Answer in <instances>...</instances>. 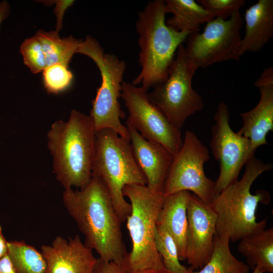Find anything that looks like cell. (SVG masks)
Wrapping results in <instances>:
<instances>
[{"mask_svg":"<svg viewBox=\"0 0 273 273\" xmlns=\"http://www.w3.org/2000/svg\"><path fill=\"white\" fill-rule=\"evenodd\" d=\"M10 13V6L9 3L3 0L0 2V29L3 22L9 16Z\"/></svg>","mask_w":273,"mask_h":273,"instance_id":"4dcf8cb0","label":"cell"},{"mask_svg":"<svg viewBox=\"0 0 273 273\" xmlns=\"http://www.w3.org/2000/svg\"><path fill=\"white\" fill-rule=\"evenodd\" d=\"M20 52L24 64L32 73L36 74L42 72L47 67L41 43L35 35L23 41L20 47Z\"/></svg>","mask_w":273,"mask_h":273,"instance_id":"484cf974","label":"cell"},{"mask_svg":"<svg viewBox=\"0 0 273 273\" xmlns=\"http://www.w3.org/2000/svg\"><path fill=\"white\" fill-rule=\"evenodd\" d=\"M53 169L65 189H81L92 178L96 132L90 116L72 110L67 121H56L47 134Z\"/></svg>","mask_w":273,"mask_h":273,"instance_id":"7a4b0ae2","label":"cell"},{"mask_svg":"<svg viewBox=\"0 0 273 273\" xmlns=\"http://www.w3.org/2000/svg\"><path fill=\"white\" fill-rule=\"evenodd\" d=\"M7 254L18 273H47L41 252L24 241L8 242Z\"/></svg>","mask_w":273,"mask_h":273,"instance_id":"603a6c76","label":"cell"},{"mask_svg":"<svg viewBox=\"0 0 273 273\" xmlns=\"http://www.w3.org/2000/svg\"><path fill=\"white\" fill-rule=\"evenodd\" d=\"M135 160L152 191L162 192L163 185L174 156L163 145L144 138L126 122ZM163 193V192H162Z\"/></svg>","mask_w":273,"mask_h":273,"instance_id":"2e32d148","label":"cell"},{"mask_svg":"<svg viewBox=\"0 0 273 273\" xmlns=\"http://www.w3.org/2000/svg\"><path fill=\"white\" fill-rule=\"evenodd\" d=\"M92 175L101 180L121 221H125L130 213L131 205L124 198V187L147 184L133 157L130 141L111 129L96 131Z\"/></svg>","mask_w":273,"mask_h":273,"instance_id":"5b68a950","label":"cell"},{"mask_svg":"<svg viewBox=\"0 0 273 273\" xmlns=\"http://www.w3.org/2000/svg\"><path fill=\"white\" fill-rule=\"evenodd\" d=\"M40 41L45 55L47 67L55 64L68 65L73 55L77 53L82 39L72 35L61 37L56 31L38 30L35 34Z\"/></svg>","mask_w":273,"mask_h":273,"instance_id":"7402d4cb","label":"cell"},{"mask_svg":"<svg viewBox=\"0 0 273 273\" xmlns=\"http://www.w3.org/2000/svg\"><path fill=\"white\" fill-rule=\"evenodd\" d=\"M77 53L85 55L93 60L101 76V84L92 101L89 115L95 132L111 129L130 141L128 129L120 121L125 115L119 102L126 68L125 62L115 55L105 53L99 42L89 35L79 44Z\"/></svg>","mask_w":273,"mask_h":273,"instance_id":"52a82bcc","label":"cell"},{"mask_svg":"<svg viewBox=\"0 0 273 273\" xmlns=\"http://www.w3.org/2000/svg\"><path fill=\"white\" fill-rule=\"evenodd\" d=\"M214 18L226 19L245 6L244 0H198L197 1Z\"/></svg>","mask_w":273,"mask_h":273,"instance_id":"4316f807","label":"cell"},{"mask_svg":"<svg viewBox=\"0 0 273 273\" xmlns=\"http://www.w3.org/2000/svg\"><path fill=\"white\" fill-rule=\"evenodd\" d=\"M214 119L215 123L211 129L210 146L220 167L219 175L215 181L216 196L229 185L238 180L242 168L254 157L255 151L248 139L231 128L230 112L225 103L219 104Z\"/></svg>","mask_w":273,"mask_h":273,"instance_id":"7c38bea8","label":"cell"},{"mask_svg":"<svg viewBox=\"0 0 273 273\" xmlns=\"http://www.w3.org/2000/svg\"><path fill=\"white\" fill-rule=\"evenodd\" d=\"M164 1H149L138 13L135 27L140 48L141 71L132 84L148 89L167 78L175 52L186 40L190 32H179L166 24Z\"/></svg>","mask_w":273,"mask_h":273,"instance_id":"277c9868","label":"cell"},{"mask_svg":"<svg viewBox=\"0 0 273 273\" xmlns=\"http://www.w3.org/2000/svg\"><path fill=\"white\" fill-rule=\"evenodd\" d=\"M209 151L193 131L185 132L183 145L174 156L163 188L164 197L182 191H191L211 205L216 197L215 183L205 174L204 165Z\"/></svg>","mask_w":273,"mask_h":273,"instance_id":"30bf717a","label":"cell"},{"mask_svg":"<svg viewBox=\"0 0 273 273\" xmlns=\"http://www.w3.org/2000/svg\"><path fill=\"white\" fill-rule=\"evenodd\" d=\"M272 168L254 157L245 164L244 174L240 180L222 190L210 205L216 216V234L229 236L230 241L236 242L244 237L265 229L267 218L256 220V212L259 203L267 205L269 193L263 190L251 193L255 179L263 172Z\"/></svg>","mask_w":273,"mask_h":273,"instance_id":"3957f363","label":"cell"},{"mask_svg":"<svg viewBox=\"0 0 273 273\" xmlns=\"http://www.w3.org/2000/svg\"><path fill=\"white\" fill-rule=\"evenodd\" d=\"M128 273H172L165 268L161 269H148L137 271L128 272Z\"/></svg>","mask_w":273,"mask_h":273,"instance_id":"d6a6232c","label":"cell"},{"mask_svg":"<svg viewBox=\"0 0 273 273\" xmlns=\"http://www.w3.org/2000/svg\"><path fill=\"white\" fill-rule=\"evenodd\" d=\"M64 205L85 237V245L100 259L123 263L127 255L121 223L110 195L101 180L92 175L79 190L65 189Z\"/></svg>","mask_w":273,"mask_h":273,"instance_id":"6da1fadb","label":"cell"},{"mask_svg":"<svg viewBox=\"0 0 273 273\" xmlns=\"http://www.w3.org/2000/svg\"><path fill=\"white\" fill-rule=\"evenodd\" d=\"M245 34L240 55L260 51L273 37V0H258L245 13Z\"/></svg>","mask_w":273,"mask_h":273,"instance_id":"e0dca14e","label":"cell"},{"mask_svg":"<svg viewBox=\"0 0 273 273\" xmlns=\"http://www.w3.org/2000/svg\"><path fill=\"white\" fill-rule=\"evenodd\" d=\"M42 2L43 3H46L47 5H53L55 4L54 13L57 20L55 31L59 32L63 27V20L64 14L67 10L72 6L74 3V1L56 0Z\"/></svg>","mask_w":273,"mask_h":273,"instance_id":"83f0119b","label":"cell"},{"mask_svg":"<svg viewBox=\"0 0 273 273\" xmlns=\"http://www.w3.org/2000/svg\"><path fill=\"white\" fill-rule=\"evenodd\" d=\"M128 272L123 263L106 261L98 258L92 273H128Z\"/></svg>","mask_w":273,"mask_h":273,"instance_id":"f1b7e54d","label":"cell"},{"mask_svg":"<svg viewBox=\"0 0 273 273\" xmlns=\"http://www.w3.org/2000/svg\"><path fill=\"white\" fill-rule=\"evenodd\" d=\"M238 251L247 259L249 268L263 273L273 272V228L246 236L240 240Z\"/></svg>","mask_w":273,"mask_h":273,"instance_id":"d6986e66","label":"cell"},{"mask_svg":"<svg viewBox=\"0 0 273 273\" xmlns=\"http://www.w3.org/2000/svg\"><path fill=\"white\" fill-rule=\"evenodd\" d=\"M254 84L260 91V99L253 108L240 114L243 126L239 131L250 140L256 151L268 144L266 136L273 131V67L264 69Z\"/></svg>","mask_w":273,"mask_h":273,"instance_id":"5bb4252c","label":"cell"},{"mask_svg":"<svg viewBox=\"0 0 273 273\" xmlns=\"http://www.w3.org/2000/svg\"><path fill=\"white\" fill-rule=\"evenodd\" d=\"M155 244L166 269L172 273H189L191 269L180 263L176 245L164 228L156 226Z\"/></svg>","mask_w":273,"mask_h":273,"instance_id":"cb8c5ba5","label":"cell"},{"mask_svg":"<svg viewBox=\"0 0 273 273\" xmlns=\"http://www.w3.org/2000/svg\"><path fill=\"white\" fill-rule=\"evenodd\" d=\"M186 259L193 270L201 269L212 255L217 216L210 205L190 193L187 205Z\"/></svg>","mask_w":273,"mask_h":273,"instance_id":"4fadbf2b","label":"cell"},{"mask_svg":"<svg viewBox=\"0 0 273 273\" xmlns=\"http://www.w3.org/2000/svg\"><path fill=\"white\" fill-rule=\"evenodd\" d=\"M252 273H263L257 267H255Z\"/></svg>","mask_w":273,"mask_h":273,"instance_id":"836d02e7","label":"cell"},{"mask_svg":"<svg viewBox=\"0 0 273 273\" xmlns=\"http://www.w3.org/2000/svg\"><path fill=\"white\" fill-rule=\"evenodd\" d=\"M196 71L189 63L181 44L166 79L147 93L149 100L180 130L189 117L204 108L202 96L192 86Z\"/></svg>","mask_w":273,"mask_h":273,"instance_id":"ba28073f","label":"cell"},{"mask_svg":"<svg viewBox=\"0 0 273 273\" xmlns=\"http://www.w3.org/2000/svg\"><path fill=\"white\" fill-rule=\"evenodd\" d=\"M230 238L226 234H215L212 255L199 271L190 268L189 273H249V266L239 260L230 248Z\"/></svg>","mask_w":273,"mask_h":273,"instance_id":"44dd1931","label":"cell"},{"mask_svg":"<svg viewBox=\"0 0 273 273\" xmlns=\"http://www.w3.org/2000/svg\"><path fill=\"white\" fill-rule=\"evenodd\" d=\"M8 241L3 235L2 229L0 225V259L7 253Z\"/></svg>","mask_w":273,"mask_h":273,"instance_id":"1f68e13d","label":"cell"},{"mask_svg":"<svg viewBox=\"0 0 273 273\" xmlns=\"http://www.w3.org/2000/svg\"><path fill=\"white\" fill-rule=\"evenodd\" d=\"M164 10L173 14L166 21V25L179 32L199 30L202 24L214 18L194 0L164 1Z\"/></svg>","mask_w":273,"mask_h":273,"instance_id":"ffe728a7","label":"cell"},{"mask_svg":"<svg viewBox=\"0 0 273 273\" xmlns=\"http://www.w3.org/2000/svg\"><path fill=\"white\" fill-rule=\"evenodd\" d=\"M147 92L142 86L123 81L121 97L129 112L126 123L144 138L163 145L174 156L183 145L181 130L149 100Z\"/></svg>","mask_w":273,"mask_h":273,"instance_id":"8fae6325","label":"cell"},{"mask_svg":"<svg viewBox=\"0 0 273 273\" xmlns=\"http://www.w3.org/2000/svg\"><path fill=\"white\" fill-rule=\"evenodd\" d=\"M243 22L238 10L226 19L213 18L201 33L199 30L191 32L185 47L190 64L197 70L216 63L238 61Z\"/></svg>","mask_w":273,"mask_h":273,"instance_id":"9c48e42d","label":"cell"},{"mask_svg":"<svg viewBox=\"0 0 273 273\" xmlns=\"http://www.w3.org/2000/svg\"><path fill=\"white\" fill-rule=\"evenodd\" d=\"M41 252L47 262V273H92L97 261L78 235L68 241L58 236L51 245L41 246Z\"/></svg>","mask_w":273,"mask_h":273,"instance_id":"9a60e30c","label":"cell"},{"mask_svg":"<svg viewBox=\"0 0 273 273\" xmlns=\"http://www.w3.org/2000/svg\"><path fill=\"white\" fill-rule=\"evenodd\" d=\"M0 273H18L7 253L0 259Z\"/></svg>","mask_w":273,"mask_h":273,"instance_id":"f546056e","label":"cell"},{"mask_svg":"<svg viewBox=\"0 0 273 273\" xmlns=\"http://www.w3.org/2000/svg\"><path fill=\"white\" fill-rule=\"evenodd\" d=\"M42 72L44 86L49 93L57 94L65 91L72 83L73 75L67 65L53 64Z\"/></svg>","mask_w":273,"mask_h":273,"instance_id":"d4e9b609","label":"cell"},{"mask_svg":"<svg viewBox=\"0 0 273 273\" xmlns=\"http://www.w3.org/2000/svg\"><path fill=\"white\" fill-rule=\"evenodd\" d=\"M123 194L131 205L126 221L132 244L123 264L128 272L165 268L155 244L157 219L165 197L163 193L152 191L146 185H130L124 187Z\"/></svg>","mask_w":273,"mask_h":273,"instance_id":"8992f818","label":"cell"},{"mask_svg":"<svg viewBox=\"0 0 273 273\" xmlns=\"http://www.w3.org/2000/svg\"><path fill=\"white\" fill-rule=\"evenodd\" d=\"M190 193L182 191L164 197L156 225L164 228L173 239L179 260L186 259L187 248V205Z\"/></svg>","mask_w":273,"mask_h":273,"instance_id":"ac0fdd59","label":"cell"}]
</instances>
